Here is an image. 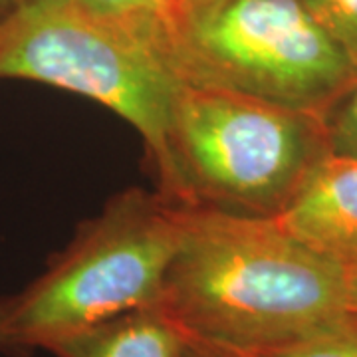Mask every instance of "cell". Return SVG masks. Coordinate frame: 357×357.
Here are the masks:
<instances>
[{"label": "cell", "mask_w": 357, "mask_h": 357, "mask_svg": "<svg viewBox=\"0 0 357 357\" xmlns=\"http://www.w3.org/2000/svg\"><path fill=\"white\" fill-rule=\"evenodd\" d=\"M159 306L192 345L264 354L345 316L347 268L276 217L185 206Z\"/></svg>", "instance_id": "cell-1"}, {"label": "cell", "mask_w": 357, "mask_h": 357, "mask_svg": "<svg viewBox=\"0 0 357 357\" xmlns=\"http://www.w3.org/2000/svg\"><path fill=\"white\" fill-rule=\"evenodd\" d=\"M181 232V204L161 191L114 197L44 274L0 298V351L50 349L121 314L159 306Z\"/></svg>", "instance_id": "cell-2"}, {"label": "cell", "mask_w": 357, "mask_h": 357, "mask_svg": "<svg viewBox=\"0 0 357 357\" xmlns=\"http://www.w3.org/2000/svg\"><path fill=\"white\" fill-rule=\"evenodd\" d=\"M326 155L319 115L185 84L157 175L178 204L280 217Z\"/></svg>", "instance_id": "cell-3"}, {"label": "cell", "mask_w": 357, "mask_h": 357, "mask_svg": "<svg viewBox=\"0 0 357 357\" xmlns=\"http://www.w3.org/2000/svg\"><path fill=\"white\" fill-rule=\"evenodd\" d=\"M169 36L74 0H18L0 18V79L38 82L112 109L139 131L157 171L185 86L167 56Z\"/></svg>", "instance_id": "cell-4"}, {"label": "cell", "mask_w": 357, "mask_h": 357, "mask_svg": "<svg viewBox=\"0 0 357 357\" xmlns=\"http://www.w3.org/2000/svg\"><path fill=\"white\" fill-rule=\"evenodd\" d=\"M167 56L181 79L321 115L357 62L300 0H222L177 14Z\"/></svg>", "instance_id": "cell-5"}, {"label": "cell", "mask_w": 357, "mask_h": 357, "mask_svg": "<svg viewBox=\"0 0 357 357\" xmlns=\"http://www.w3.org/2000/svg\"><path fill=\"white\" fill-rule=\"evenodd\" d=\"M276 218L319 255L357 266V157L326 155Z\"/></svg>", "instance_id": "cell-6"}, {"label": "cell", "mask_w": 357, "mask_h": 357, "mask_svg": "<svg viewBox=\"0 0 357 357\" xmlns=\"http://www.w3.org/2000/svg\"><path fill=\"white\" fill-rule=\"evenodd\" d=\"M191 340L161 306L121 314L48 349L56 357H187Z\"/></svg>", "instance_id": "cell-7"}, {"label": "cell", "mask_w": 357, "mask_h": 357, "mask_svg": "<svg viewBox=\"0 0 357 357\" xmlns=\"http://www.w3.org/2000/svg\"><path fill=\"white\" fill-rule=\"evenodd\" d=\"M91 13L133 26L151 34L169 36L177 22L175 8L165 0H74Z\"/></svg>", "instance_id": "cell-8"}, {"label": "cell", "mask_w": 357, "mask_h": 357, "mask_svg": "<svg viewBox=\"0 0 357 357\" xmlns=\"http://www.w3.org/2000/svg\"><path fill=\"white\" fill-rule=\"evenodd\" d=\"M256 357H357V318L349 314L319 332Z\"/></svg>", "instance_id": "cell-9"}, {"label": "cell", "mask_w": 357, "mask_h": 357, "mask_svg": "<svg viewBox=\"0 0 357 357\" xmlns=\"http://www.w3.org/2000/svg\"><path fill=\"white\" fill-rule=\"evenodd\" d=\"M328 153L357 157V76L319 115Z\"/></svg>", "instance_id": "cell-10"}, {"label": "cell", "mask_w": 357, "mask_h": 357, "mask_svg": "<svg viewBox=\"0 0 357 357\" xmlns=\"http://www.w3.org/2000/svg\"><path fill=\"white\" fill-rule=\"evenodd\" d=\"M330 36L357 62V0H300Z\"/></svg>", "instance_id": "cell-11"}, {"label": "cell", "mask_w": 357, "mask_h": 357, "mask_svg": "<svg viewBox=\"0 0 357 357\" xmlns=\"http://www.w3.org/2000/svg\"><path fill=\"white\" fill-rule=\"evenodd\" d=\"M169 2L175 13L177 14H187V13H195V10H203V8H208L213 4H218L222 0H165Z\"/></svg>", "instance_id": "cell-12"}, {"label": "cell", "mask_w": 357, "mask_h": 357, "mask_svg": "<svg viewBox=\"0 0 357 357\" xmlns=\"http://www.w3.org/2000/svg\"><path fill=\"white\" fill-rule=\"evenodd\" d=\"M187 357H256L252 354H243V351H230V349H215V347H201V345H191V351Z\"/></svg>", "instance_id": "cell-13"}, {"label": "cell", "mask_w": 357, "mask_h": 357, "mask_svg": "<svg viewBox=\"0 0 357 357\" xmlns=\"http://www.w3.org/2000/svg\"><path fill=\"white\" fill-rule=\"evenodd\" d=\"M347 307L357 318V266L347 268Z\"/></svg>", "instance_id": "cell-14"}, {"label": "cell", "mask_w": 357, "mask_h": 357, "mask_svg": "<svg viewBox=\"0 0 357 357\" xmlns=\"http://www.w3.org/2000/svg\"><path fill=\"white\" fill-rule=\"evenodd\" d=\"M16 2L18 0H0V18L10 13L14 6H16Z\"/></svg>", "instance_id": "cell-15"}]
</instances>
